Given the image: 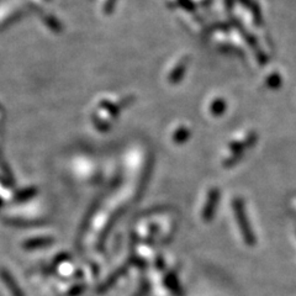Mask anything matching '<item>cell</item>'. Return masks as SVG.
Instances as JSON below:
<instances>
[{"label":"cell","instance_id":"1","mask_svg":"<svg viewBox=\"0 0 296 296\" xmlns=\"http://www.w3.org/2000/svg\"><path fill=\"white\" fill-rule=\"evenodd\" d=\"M233 207V214H235L236 221L238 224L239 231H241V235L243 237L244 243L250 247H253L256 244L257 238L256 235H254L253 230H252L250 218H248L247 211H245V206H244V201L241 199V198H236L232 203Z\"/></svg>","mask_w":296,"mask_h":296},{"label":"cell","instance_id":"2","mask_svg":"<svg viewBox=\"0 0 296 296\" xmlns=\"http://www.w3.org/2000/svg\"><path fill=\"white\" fill-rule=\"evenodd\" d=\"M218 199H220V191L216 190V189L210 191L209 200H207L205 211H204V218H205V220H210V218L214 216L215 207L217 205Z\"/></svg>","mask_w":296,"mask_h":296}]
</instances>
